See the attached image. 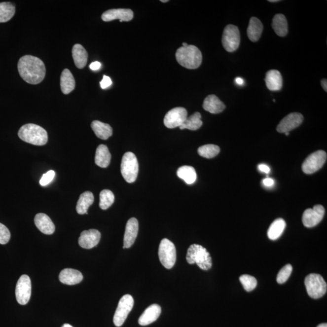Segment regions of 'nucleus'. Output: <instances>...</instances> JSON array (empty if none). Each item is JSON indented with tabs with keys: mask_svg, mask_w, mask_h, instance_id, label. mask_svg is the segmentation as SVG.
<instances>
[{
	"mask_svg": "<svg viewBox=\"0 0 327 327\" xmlns=\"http://www.w3.org/2000/svg\"><path fill=\"white\" fill-rule=\"evenodd\" d=\"M115 201V196L112 191L105 189L101 191L100 194V207L103 210H107L112 205Z\"/></svg>",
	"mask_w": 327,
	"mask_h": 327,
	"instance_id": "35",
	"label": "nucleus"
},
{
	"mask_svg": "<svg viewBox=\"0 0 327 327\" xmlns=\"http://www.w3.org/2000/svg\"><path fill=\"white\" fill-rule=\"evenodd\" d=\"M62 327H73L71 326L70 324H64Z\"/></svg>",
	"mask_w": 327,
	"mask_h": 327,
	"instance_id": "47",
	"label": "nucleus"
},
{
	"mask_svg": "<svg viewBox=\"0 0 327 327\" xmlns=\"http://www.w3.org/2000/svg\"><path fill=\"white\" fill-rule=\"evenodd\" d=\"M241 36L239 29L236 26H226L223 32L222 44L228 52H233L238 49L240 44Z\"/></svg>",
	"mask_w": 327,
	"mask_h": 327,
	"instance_id": "9",
	"label": "nucleus"
},
{
	"mask_svg": "<svg viewBox=\"0 0 327 327\" xmlns=\"http://www.w3.org/2000/svg\"><path fill=\"white\" fill-rule=\"evenodd\" d=\"M220 152L219 146L214 145H207L201 146L198 149L199 155L204 158L211 159L217 156Z\"/></svg>",
	"mask_w": 327,
	"mask_h": 327,
	"instance_id": "34",
	"label": "nucleus"
},
{
	"mask_svg": "<svg viewBox=\"0 0 327 327\" xmlns=\"http://www.w3.org/2000/svg\"><path fill=\"white\" fill-rule=\"evenodd\" d=\"M83 276L78 270L73 268H65L60 272L59 280L61 283L66 285L73 286L80 283Z\"/></svg>",
	"mask_w": 327,
	"mask_h": 327,
	"instance_id": "19",
	"label": "nucleus"
},
{
	"mask_svg": "<svg viewBox=\"0 0 327 327\" xmlns=\"http://www.w3.org/2000/svg\"><path fill=\"white\" fill-rule=\"evenodd\" d=\"M111 84H112V81L110 77L106 75H104L102 81H100V86L103 89H107L108 87L111 86Z\"/></svg>",
	"mask_w": 327,
	"mask_h": 327,
	"instance_id": "40",
	"label": "nucleus"
},
{
	"mask_svg": "<svg viewBox=\"0 0 327 327\" xmlns=\"http://www.w3.org/2000/svg\"><path fill=\"white\" fill-rule=\"evenodd\" d=\"M325 215V209L321 205H316L313 209L305 211L302 216V222L305 227L312 228L320 224Z\"/></svg>",
	"mask_w": 327,
	"mask_h": 327,
	"instance_id": "13",
	"label": "nucleus"
},
{
	"mask_svg": "<svg viewBox=\"0 0 327 327\" xmlns=\"http://www.w3.org/2000/svg\"><path fill=\"white\" fill-rule=\"evenodd\" d=\"M139 225L136 218H132L127 221L124 236V249H128L134 244L137 237Z\"/></svg>",
	"mask_w": 327,
	"mask_h": 327,
	"instance_id": "17",
	"label": "nucleus"
},
{
	"mask_svg": "<svg viewBox=\"0 0 327 327\" xmlns=\"http://www.w3.org/2000/svg\"><path fill=\"white\" fill-rule=\"evenodd\" d=\"M32 285L30 278L23 275L18 280L16 286L15 295L17 302L20 305L27 304L31 296Z\"/></svg>",
	"mask_w": 327,
	"mask_h": 327,
	"instance_id": "11",
	"label": "nucleus"
},
{
	"mask_svg": "<svg viewBox=\"0 0 327 327\" xmlns=\"http://www.w3.org/2000/svg\"><path fill=\"white\" fill-rule=\"evenodd\" d=\"M73 57L76 68L82 69L86 66L88 54L81 44L74 45L73 49Z\"/></svg>",
	"mask_w": 327,
	"mask_h": 327,
	"instance_id": "28",
	"label": "nucleus"
},
{
	"mask_svg": "<svg viewBox=\"0 0 327 327\" xmlns=\"http://www.w3.org/2000/svg\"><path fill=\"white\" fill-rule=\"evenodd\" d=\"M292 270H293V268H292L291 265L287 264L284 266L278 274L277 278H276L278 283L280 284L285 283L291 276Z\"/></svg>",
	"mask_w": 327,
	"mask_h": 327,
	"instance_id": "37",
	"label": "nucleus"
},
{
	"mask_svg": "<svg viewBox=\"0 0 327 327\" xmlns=\"http://www.w3.org/2000/svg\"><path fill=\"white\" fill-rule=\"evenodd\" d=\"M102 67V64L98 62H93L90 64L89 68L92 71H98Z\"/></svg>",
	"mask_w": 327,
	"mask_h": 327,
	"instance_id": "41",
	"label": "nucleus"
},
{
	"mask_svg": "<svg viewBox=\"0 0 327 327\" xmlns=\"http://www.w3.org/2000/svg\"><path fill=\"white\" fill-rule=\"evenodd\" d=\"M265 81L271 91H279L283 87V77L280 71L270 70L266 73Z\"/></svg>",
	"mask_w": 327,
	"mask_h": 327,
	"instance_id": "21",
	"label": "nucleus"
},
{
	"mask_svg": "<svg viewBox=\"0 0 327 327\" xmlns=\"http://www.w3.org/2000/svg\"><path fill=\"white\" fill-rule=\"evenodd\" d=\"M304 120V116L301 113H291L282 119L277 126V131L280 133L290 132L291 130L299 127Z\"/></svg>",
	"mask_w": 327,
	"mask_h": 327,
	"instance_id": "14",
	"label": "nucleus"
},
{
	"mask_svg": "<svg viewBox=\"0 0 327 327\" xmlns=\"http://www.w3.org/2000/svg\"><path fill=\"white\" fill-rule=\"evenodd\" d=\"M286 227L285 220L282 218L274 220L268 228L267 235L271 240H276L280 237Z\"/></svg>",
	"mask_w": 327,
	"mask_h": 327,
	"instance_id": "30",
	"label": "nucleus"
},
{
	"mask_svg": "<svg viewBox=\"0 0 327 327\" xmlns=\"http://www.w3.org/2000/svg\"><path fill=\"white\" fill-rule=\"evenodd\" d=\"M321 85L326 92H327V79H323L321 80Z\"/></svg>",
	"mask_w": 327,
	"mask_h": 327,
	"instance_id": "44",
	"label": "nucleus"
},
{
	"mask_svg": "<svg viewBox=\"0 0 327 327\" xmlns=\"http://www.w3.org/2000/svg\"><path fill=\"white\" fill-rule=\"evenodd\" d=\"M134 300L131 295H124L119 300L118 307L113 316V323L116 327L123 326L134 307Z\"/></svg>",
	"mask_w": 327,
	"mask_h": 327,
	"instance_id": "8",
	"label": "nucleus"
},
{
	"mask_svg": "<svg viewBox=\"0 0 327 327\" xmlns=\"http://www.w3.org/2000/svg\"><path fill=\"white\" fill-rule=\"evenodd\" d=\"M235 81L237 84L239 85V86H242V85H243L244 84V80L243 79L239 78V77H238V78H236L235 79Z\"/></svg>",
	"mask_w": 327,
	"mask_h": 327,
	"instance_id": "45",
	"label": "nucleus"
},
{
	"mask_svg": "<svg viewBox=\"0 0 327 327\" xmlns=\"http://www.w3.org/2000/svg\"><path fill=\"white\" fill-rule=\"evenodd\" d=\"M203 121H201V113L195 112L186 119L184 123L180 127V129L181 130H196L200 128L203 126Z\"/></svg>",
	"mask_w": 327,
	"mask_h": 327,
	"instance_id": "33",
	"label": "nucleus"
},
{
	"mask_svg": "<svg viewBox=\"0 0 327 327\" xmlns=\"http://www.w3.org/2000/svg\"><path fill=\"white\" fill-rule=\"evenodd\" d=\"M158 255L162 265L167 269H171L177 260V251L174 244L169 239H163L159 244Z\"/></svg>",
	"mask_w": 327,
	"mask_h": 327,
	"instance_id": "7",
	"label": "nucleus"
},
{
	"mask_svg": "<svg viewBox=\"0 0 327 327\" xmlns=\"http://www.w3.org/2000/svg\"><path fill=\"white\" fill-rule=\"evenodd\" d=\"M305 286L308 296L313 299L320 298L327 293L326 282L318 274L312 273L307 276L305 279Z\"/></svg>",
	"mask_w": 327,
	"mask_h": 327,
	"instance_id": "6",
	"label": "nucleus"
},
{
	"mask_svg": "<svg viewBox=\"0 0 327 327\" xmlns=\"http://www.w3.org/2000/svg\"><path fill=\"white\" fill-rule=\"evenodd\" d=\"M317 327H327V324L326 323H323L320 324Z\"/></svg>",
	"mask_w": 327,
	"mask_h": 327,
	"instance_id": "46",
	"label": "nucleus"
},
{
	"mask_svg": "<svg viewBox=\"0 0 327 327\" xmlns=\"http://www.w3.org/2000/svg\"><path fill=\"white\" fill-rule=\"evenodd\" d=\"M10 239L9 229L4 225L0 223V244H6Z\"/></svg>",
	"mask_w": 327,
	"mask_h": 327,
	"instance_id": "38",
	"label": "nucleus"
},
{
	"mask_svg": "<svg viewBox=\"0 0 327 327\" xmlns=\"http://www.w3.org/2000/svg\"><path fill=\"white\" fill-rule=\"evenodd\" d=\"M94 201V196L92 192L87 191L82 193L76 204L77 213L79 215L88 214L87 211Z\"/></svg>",
	"mask_w": 327,
	"mask_h": 327,
	"instance_id": "27",
	"label": "nucleus"
},
{
	"mask_svg": "<svg viewBox=\"0 0 327 327\" xmlns=\"http://www.w3.org/2000/svg\"><path fill=\"white\" fill-rule=\"evenodd\" d=\"M258 169L260 172H264L265 174H268V173L270 172L269 167L265 164H259L258 166Z\"/></svg>",
	"mask_w": 327,
	"mask_h": 327,
	"instance_id": "42",
	"label": "nucleus"
},
{
	"mask_svg": "<svg viewBox=\"0 0 327 327\" xmlns=\"http://www.w3.org/2000/svg\"><path fill=\"white\" fill-rule=\"evenodd\" d=\"M15 14V6L10 2H0V23L11 20Z\"/></svg>",
	"mask_w": 327,
	"mask_h": 327,
	"instance_id": "32",
	"label": "nucleus"
},
{
	"mask_svg": "<svg viewBox=\"0 0 327 327\" xmlns=\"http://www.w3.org/2000/svg\"><path fill=\"white\" fill-rule=\"evenodd\" d=\"M161 308L158 304H152L146 308L145 312L140 316L138 323L140 325L145 326L154 323L160 316Z\"/></svg>",
	"mask_w": 327,
	"mask_h": 327,
	"instance_id": "18",
	"label": "nucleus"
},
{
	"mask_svg": "<svg viewBox=\"0 0 327 327\" xmlns=\"http://www.w3.org/2000/svg\"><path fill=\"white\" fill-rule=\"evenodd\" d=\"M327 160V153L324 150L315 151L307 157L302 164V171L305 174H312L320 170Z\"/></svg>",
	"mask_w": 327,
	"mask_h": 327,
	"instance_id": "10",
	"label": "nucleus"
},
{
	"mask_svg": "<svg viewBox=\"0 0 327 327\" xmlns=\"http://www.w3.org/2000/svg\"><path fill=\"white\" fill-rule=\"evenodd\" d=\"M285 134H286V136H289V135L290 134V133L289 132H286V133H285Z\"/></svg>",
	"mask_w": 327,
	"mask_h": 327,
	"instance_id": "51",
	"label": "nucleus"
},
{
	"mask_svg": "<svg viewBox=\"0 0 327 327\" xmlns=\"http://www.w3.org/2000/svg\"><path fill=\"white\" fill-rule=\"evenodd\" d=\"M18 73L28 83L37 84L43 80L46 75V67L39 58L32 55L21 57L18 63Z\"/></svg>",
	"mask_w": 327,
	"mask_h": 327,
	"instance_id": "1",
	"label": "nucleus"
},
{
	"mask_svg": "<svg viewBox=\"0 0 327 327\" xmlns=\"http://www.w3.org/2000/svg\"><path fill=\"white\" fill-rule=\"evenodd\" d=\"M55 176V172L54 171H49L46 173V174L42 175L40 181H39V184L42 186H46L52 182Z\"/></svg>",
	"mask_w": 327,
	"mask_h": 327,
	"instance_id": "39",
	"label": "nucleus"
},
{
	"mask_svg": "<svg viewBox=\"0 0 327 327\" xmlns=\"http://www.w3.org/2000/svg\"><path fill=\"white\" fill-rule=\"evenodd\" d=\"M111 154L106 145H101L97 148L95 153V162L98 166L106 168L110 163Z\"/></svg>",
	"mask_w": 327,
	"mask_h": 327,
	"instance_id": "23",
	"label": "nucleus"
},
{
	"mask_svg": "<svg viewBox=\"0 0 327 327\" xmlns=\"http://www.w3.org/2000/svg\"><path fill=\"white\" fill-rule=\"evenodd\" d=\"M178 177L184 181L187 184H192L196 182L197 175L193 167L184 166L180 167L177 171Z\"/></svg>",
	"mask_w": 327,
	"mask_h": 327,
	"instance_id": "31",
	"label": "nucleus"
},
{
	"mask_svg": "<svg viewBox=\"0 0 327 327\" xmlns=\"http://www.w3.org/2000/svg\"><path fill=\"white\" fill-rule=\"evenodd\" d=\"M60 86L62 92L65 95L70 94L75 89V79L71 71L68 69H65L61 75Z\"/></svg>",
	"mask_w": 327,
	"mask_h": 327,
	"instance_id": "25",
	"label": "nucleus"
},
{
	"mask_svg": "<svg viewBox=\"0 0 327 327\" xmlns=\"http://www.w3.org/2000/svg\"><path fill=\"white\" fill-rule=\"evenodd\" d=\"M263 31V25L258 18L252 17L247 28V36L252 42L259 40Z\"/></svg>",
	"mask_w": 327,
	"mask_h": 327,
	"instance_id": "24",
	"label": "nucleus"
},
{
	"mask_svg": "<svg viewBox=\"0 0 327 327\" xmlns=\"http://www.w3.org/2000/svg\"><path fill=\"white\" fill-rule=\"evenodd\" d=\"M263 184H264L266 187H272L274 184V180L272 178H265L264 180L262 181Z\"/></svg>",
	"mask_w": 327,
	"mask_h": 327,
	"instance_id": "43",
	"label": "nucleus"
},
{
	"mask_svg": "<svg viewBox=\"0 0 327 327\" xmlns=\"http://www.w3.org/2000/svg\"><path fill=\"white\" fill-rule=\"evenodd\" d=\"M161 1L163 2H169V0H161Z\"/></svg>",
	"mask_w": 327,
	"mask_h": 327,
	"instance_id": "50",
	"label": "nucleus"
},
{
	"mask_svg": "<svg viewBox=\"0 0 327 327\" xmlns=\"http://www.w3.org/2000/svg\"><path fill=\"white\" fill-rule=\"evenodd\" d=\"M187 118V111L185 108H174L166 113L164 118V124L167 128L174 129L182 126Z\"/></svg>",
	"mask_w": 327,
	"mask_h": 327,
	"instance_id": "12",
	"label": "nucleus"
},
{
	"mask_svg": "<svg viewBox=\"0 0 327 327\" xmlns=\"http://www.w3.org/2000/svg\"><path fill=\"white\" fill-rule=\"evenodd\" d=\"M18 135L23 142L35 145H46L48 141L46 130L34 124L24 125L20 129Z\"/></svg>",
	"mask_w": 327,
	"mask_h": 327,
	"instance_id": "3",
	"label": "nucleus"
},
{
	"mask_svg": "<svg viewBox=\"0 0 327 327\" xmlns=\"http://www.w3.org/2000/svg\"><path fill=\"white\" fill-rule=\"evenodd\" d=\"M271 2H278L280 1L279 0H270V1H268Z\"/></svg>",
	"mask_w": 327,
	"mask_h": 327,
	"instance_id": "49",
	"label": "nucleus"
},
{
	"mask_svg": "<svg viewBox=\"0 0 327 327\" xmlns=\"http://www.w3.org/2000/svg\"><path fill=\"white\" fill-rule=\"evenodd\" d=\"M35 224L41 232L46 235H52L54 233L55 227L50 218L44 214H38L35 217Z\"/></svg>",
	"mask_w": 327,
	"mask_h": 327,
	"instance_id": "20",
	"label": "nucleus"
},
{
	"mask_svg": "<svg viewBox=\"0 0 327 327\" xmlns=\"http://www.w3.org/2000/svg\"><path fill=\"white\" fill-rule=\"evenodd\" d=\"M91 127L98 138L103 140H108L113 134V130L110 125L95 120L92 122Z\"/></svg>",
	"mask_w": 327,
	"mask_h": 327,
	"instance_id": "26",
	"label": "nucleus"
},
{
	"mask_svg": "<svg viewBox=\"0 0 327 327\" xmlns=\"http://www.w3.org/2000/svg\"><path fill=\"white\" fill-rule=\"evenodd\" d=\"M176 59L182 67L196 69L201 66L203 55L197 47L188 45L186 47H181L177 50Z\"/></svg>",
	"mask_w": 327,
	"mask_h": 327,
	"instance_id": "2",
	"label": "nucleus"
},
{
	"mask_svg": "<svg viewBox=\"0 0 327 327\" xmlns=\"http://www.w3.org/2000/svg\"><path fill=\"white\" fill-rule=\"evenodd\" d=\"M182 45V47H186V46H187L188 44L187 43H186V42H183Z\"/></svg>",
	"mask_w": 327,
	"mask_h": 327,
	"instance_id": "48",
	"label": "nucleus"
},
{
	"mask_svg": "<svg viewBox=\"0 0 327 327\" xmlns=\"http://www.w3.org/2000/svg\"><path fill=\"white\" fill-rule=\"evenodd\" d=\"M272 28L276 35L285 36L288 33V23L283 14H276L273 18Z\"/></svg>",
	"mask_w": 327,
	"mask_h": 327,
	"instance_id": "29",
	"label": "nucleus"
},
{
	"mask_svg": "<svg viewBox=\"0 0 327 327\" xmlns=\"http://www.w3.org/2000/svg\"><path fill=\"white\" fill-rule=\"evenodd\" d=\"M203 107L205 110L213 114L222 112L225 109L224 103L215 95H210L204 100Z\"/></svg>",
	"mask_w": 327,
	"mask_h": 327,
	"instance_id": "22",
	"label": "nucleus"
},
{
	"mask_svg": "<svg viewBox=\"0 0 327 327\" xmlns=\"http://www.w3.org/2000/svg\"><path fill=\"white\" fill-rule=\"evenodd\" d=\"M100 239L101 233L99 231L95 229L84 230L79 236L78 243L82 248L90 249L97 246Z\"/></svg>",
	"mask_w": 327,
	"mask_h": 327,
	"instance_id": "15",
	"label": "nucleus"
},
{
	"mask_svg": "<svg viewBox=\"0 0 327 327\" xmlns=\"http://www.w3.org/2000/svg\"><path fill=\"white\" fill-rule=\"evenodd\" d=\"M139 164H138L137 156L132 152H126L122 158L121 172L122 176L127 182L133 183L136 181Z\"/></svg>",
	"mask_w": 327,
	"mask_h": 327,
	"instance_id": "5",
	"label": "nucleus"
},
{
	"mask_svg": "<svg viewBox=\"0 0 327 327\" xmlns=\"http://www.w3.org/2000/svg\"><path fill=\"white\" fill-rule=\"evenodd\" d=\"M242 284H243L244 289L247 291H252L256 288L257 286L256 279L254 276L249 275H244L240 276L239 278Z\"/></svg>",
	"mask_w": 327,
	"mask_h": 327,
	"instance_id": "36",
	"label": "nucleus"
},
{
	"mask_svg": "<svg viewBox=\"0 0 327 327\" xmlns=\"http://www.w3.org/2000/svg\"><path fill=\"white\" fill-rule=\"evenodd\" d=\"M186 259L188 264H196L203 270H209L212 266L211 254L206 248L198 244H192L189 247Z\"/></svg>",
	"mask_w": 327,
	"mask_h": 327,
	"instance_id": "4",
	"label": "nucleus"
},
{
	"mask_svg": "<svg viewBox=\"0 0 327 327\" xmlns=\"http://www.w3.org/2000/svg\"><path fill=\"white\" fill-rule=\"evenodd\" d=\"M134 18V12L129 9H114L107 10L103 13L102 20L106 22L115 20L123 21H131Z\"/></svg>",
	"mask_w": 327,
	"mask_h": 327,
	"instance_id": "16",
	"label": "nucleus"
}]
</instances>
